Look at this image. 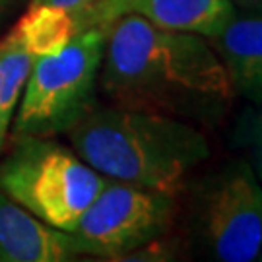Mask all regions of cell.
<instances>
[{
  "label": "cell",
  "mask_w": 262,
  "mask_h": 262,
  "mask_svg": "<svg viewBox=\"0 0 262 262\" xmlns=\"http://www.w3.org/2000/svg\"><path fill=\"white\" fill-rule=\"evenodd\" d=\"M105 26L97 82L113 105L200 124L220 121L229 109L233 85L208 37L158 28L140 16Z\"/></svg>",
  "instance_id": "1"
},
{
  "label": "cell",
  "mask_w": 262,
  "mask_h": 262,
  "mask_svg": "<svg viewBox=\"0 0 262 262\" xmlns=\"http://www.w3.org/2000/svg\"><path fill=\"white\" fill-rule=\"evenodd\" d=\"M66 134L72 150L103 177L171 196L212 154L192 122L117 105H94Z\"/></svg>",
  "instance_id": "2"
},
{
  "label": "cell",
  "mask_w": 262,
  "mask_h": 262,
  "mask_svg": "<svg viewBox=\"0 0 262 262\" xmlns=\"http://www.w3.org/2000/svg\"><path fill=\"white\" fill-rule=\"evenodd\" d=\"M107 185L74 150L45 136L14 138L0 163V190L51 227L72 231Z\"/></svg>",
  "instance_id": "3"
},
{
  "label": "cell",
  "mask_w": 262,
  "mask_h": 262,
  "mask_svg": "<svg viewBox=\"0 0 262 262\" xmlns=\"http://www.w3.org/2000/svg\"><path fill=\"white\" fill-rule=\"evenodd\" d=\"M107 26H92L58 53L35 56L21 94L14 138L68 132L94 107Z\"/></svg>",
  "instance_id": "4"
},
{
  "label": "cell",
  "mask_w": 262,
  "mask_h": 262,
  "mask_svg": "<svg viewBox=\"0 0 262 262\" xmlns=\"http://www.w3.org/2000/svg\"><path fill=\"white\" fill-rule=\"evenodd\" d=\"M175 196L122 181H107L72 231L76 254L126 258L169 231Z\"/></svg>",
  "instance_id": "5"
},
{
  "label": "cell",
  "mask_w": 262,
  "mask_h": 262,
  "mask_svg": "<svg viewBox=\"0 0 262 262\" xmlns=\"http://www.w3.org/2000/svg\"><path fill=\"white\" fill-rule=\"evenodd\" d=\"M198 233L215 260L253 262L262 245V183L245 159H231L198 194Z\"/></svg>",
  "instance_id": "6"
},
{
  "label": "cell",
  "mask_w": 262,
  "mask_h": 262,
  "mask_svg": "<svg viewBox=\"0 0 262 262\" xmlns=\"http://www.w3.org/2000/svg\"><path fill=\"white\" fill-rule=\"evenodd\" d=\"M121 16H140L158 28L210 39L229 24L235 8L229 0H97L85 16L84 29L111 24Z\"/></svg>",
  "instance_id": "7"
},
{
  "label": "cell",
  "mask_w": 262,
  "mask_h": 262,
  "mask_svg": "<svg viewBox=\"0 0 262 262\" xmlns=\"http://www.w3.org/2000/svg\"><path fill=\"white\" fill-rule=\"evenodd\" d=\"M74 256L68 231L41 222L0 190V262H62Z\"/></svg>",
  "instance_id": "8"
},
{
  "label": "cell",
  "mask_w": 262,
  "mask_h": 262,
  "mask_svg": "<svg viewBox=\"0 0 262 262\" xmlns=\"http://www.w3.org/2000/svg\"><path fill=\"white\" fill-rule=\"evenodd\" d=\"M210 45L222 58L235 95L253 105H262V12H235Z\"/></svg>",
  "instance_id": "9"
},
{
  "label": "cell",
  "mask_w": 262,
  "mask_h": 262,
  "mask_svg": "<svg viewBox=\"0 0 262 262\" xmlns=\"http://www.w3.org/2000/svg\"><path fill=\"white\" fill-rule=\"evenodd\" d=\"M21 45L33 56L58 53L70 43L76 33V24L70 12L51 4H31L14 28Z\"/></svg>",
  "instance_id": "10"
},
{
  "label": "cell",
  "mask_w": 262,
  "mask_h": 262,
  "mask_svg": "<svg viewBox=\"0 0 262 262\" xmlns=\"http://www.w3.org/2000/svg\"><path fill=\"white\" fill-rule=\"evenodd\" d=\"M33 60L35 56L21 45L12 29L0 43V151L4 150L10 124L16 115Z\"/></svg>",
  "instance_id": "11"
},
{
  "label": "cell",
  "mask_w": 262,
  "mask_h": 262,
  "mask_svg": "<svg viewBox=\"0 0 262 262\" xmlns=\"http://www.w3.org/2000/svg\"><path fill=\"white\" fill-rule=\"evenodd\" d=\"M239 132L249 151V165L262 183V105H253L243 113Z\"/></svg>",
  "instance_id": "12"
},
{
  "label": "cell",
  "mask_w": 262,
  "mask_h": 262,
  "mask_svg": "<svg viewBox=\"0 0 262 262\" xmlns=\"http://www.w3.org/2000/svg\"><path fill=\"white\" fill-rule=\"evenodd\" d=\"M95 2L97 0H31V4H51V6H58V8H64L66 12H70L74 18L78 33L84 29V19L88 16V12L94 8Z\"/></svg>",
  "instance_id": "13"
},
{
  "label": "cell",
  "mask_w": 262,
  "mask_h": 262,
  "mask_svg": "<svg viewBox=\"0 0 262 262\" xmlns=\"http://www.w3.org/2000/svg\"><path fill=\"white\" fill-rule=\"evenodd\" d=\"M233 4L235 12L243 14H260L262 12V0H229Z\"/></svg>",
  "instance_id": "14"
},
{
  "label": "cell",
  "mask_w": 262,
  "mask_h": 262,
  "mask_svg": "<svg viewBox=\"0 0 262 262\" xmlns=\"http://www.w3.org/2000/svg\"><path fill=\"white\" fill-rule=\"evenodd\" d=\"M256 260H260V262H262V245H260V253H258V258H256Z\"/></svg>",
  "instance_id": "15"
}]
</instances>
